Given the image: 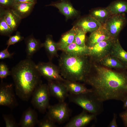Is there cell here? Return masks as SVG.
Here are the masks:
<instances>
[{
	"mask_svg": "<svg viewBox=\"0 0 127 127\" xmlns=\"http://www.w3.org/2000/svg\"><path fill=\"white\" fill-rule=\"evenodd\" d=\"M13 31L7 24L4 17L0 16V35L9 36Z\"/></svg>",
	"mask_w": 127,
	"mask_h": 127,
	"instance_id": "29",
	"label": "cell"
},
{
	"mask_svg": "<svg viewBox=\"0 0 127 127\" xmlns=\"http://www.w3.org/2000/svg\"><path fill=\"white\" fill-rule=\"evenodd\" d=\"M102 26L100 22L89 16L80 19L75 26L80 28L86 33L87 32L91 33Z\"/></svg>",
	"mask_w": 127,
	"mask_h": 127,
	"instance_id": "14",
	"label": "cell"
},
{
	"mask_svg": "<svg viewBox=\"0 0 127 127\" xmlns=\"http://www.w3.org/2000/svg\"><path fill=\"white\" fill-rule=\"evenodd\" d=\"M36 67L41 76L48 81L63 82L65 80L60 75L59 67L51 61L47 63L40 62L36 64Z\"/></svg>",
	"mask_w": 127,
	"mask_h": 127,
	"instance_id": "8",
	"label": "cell"
},
{
	"mask_svg": "<svg viewBox=\"0 0 127 127\" xmlns=\"http://www.w3.org/2000/svg\"><path fill=\"white\" fill-rule=\"evenodd\" d=\"M55 123L46 115L44 118L39 120L37 124L40 127H56Z\"/></svg>",
	"mask_w": 127,
	"mask_h": 127,
	"instance_id": "30",
	"label": "cell"
},
{
	"mask_svg": "<svg viewBox=\"0 0 127 127\" xmlns=\"http://www.w3.org/2000/svg\"><path fill=\"white\" fill-rule=\"evenodd\" d=\"M36 65L31 59L27 58L20 61L11 71L16 94L24 101H28L36 88L42 83L41 76Z\"/></svg>",
	"mask_w": 127,
	"mask_h": 127,
	"instance_id": "2",
	"label": "cell"
},
{
	"mask_svg": "<svg viewBox=\"0 0 127 127\" xmlns=\"http://www.w3.org/2000/svg\"><path fill=\"white\" fill-rule=\"evenodd\" d=\"M6 127H17L19 126L12 116L9 115H3Z\"/></svg>",
	"mask_w": 127,
	"mask_h": 127,
	"instance_id": "32",
	"label": "cell"
},
{
	"mask_svg": "<svg viewBox=\"0 0 127 127\" xmlns=\"http://www.w3.org/2000/svg\"><path fill=\"white\" fill-rule=\"evenodd\" d=\"M46 115L55 123L61 124L69 118L71 111L68 105L65 101L59 102L58 103L50 105Z\"/></svg>",
	"mask_w": 127,
	"mask_h": 127,
	"instance_id": "6",
	"label": "cell"
},
{
	"mask_svg": "<svg viewBox=\"0 0 127 127\" xmlns=\"http://www.w3.org/2000/svg\"><path fill=\"white\" fill-rule=\"evenodd\" d=\"M111 38L89 47L88 55L92 60L99 62L101 59L110 54L115 39Z\"/></svg>",
	"mask_w": 127,
	"mask_h": 127,
	"instance_id": "7",
	"label": "cell"
},
{
	"mask_svg": "<svg viewBox=\"0 0 127 127\" xmlns=\"http://www.w3.org/2000/svg\"><path fill=\"white\" fill-rule=\"evenodd\" d=\"M89 57L72 55L63 52L59 60L60 75L66 80L84 82L91 70Z\"/></svg>",
	"mask_w": 127,
	"mask_h": 127,
	"instance_id": "3",
	"label": "cell"
},
{
	"mask_svg": "<svg viewBox=\"0 0 127 127\" xmlns=\"http://www.w3.org/2000/svg\"><path fill=\"white\" fill-rule=\"evenodd\" d=\"M63 52L74 56H88L89 47L87 46H81L73 42L69 45Z\"/></svg>",
	"mask_w": 127,
	"mask_h": 127,
	"instance_id": "27",
	"label": "cell"
},
{
	"mask_svg": "<svg viewBox=\"0 0 127 127\" xmlns=\"http://www.w3.org/2000/svg\"><path fill=\"white\" fill-rule=\"evenodd\" d=\"M50 96L48 84L41 83L34 92L32 96L31 103L35 108L44 113L50 105Z\"/></svg>",
	"mask_w": 127,
	"mask_h": 127,
	"instance_id": "5",
	"label": "cell"
},
{
	"mask_svg": "<svg viewBox=\"0 0 127 127\" xmlns=\"http://www.w3.org/2000/svg\"><path fill=\"white\" fill-rule=\"evenodd\" d=\"M35 4L31 2L15 3L11 8L14 12L22 19L31 14Z\"/></svg>",
	"mask_w": 127,
	"mask_h": 127,
	"instance_id": "17",
	"label": "cell"
},
{
	"mask_svg": "<svg viewBox=\"0 0 127 127\" xmlns=\"http://www.w3.org/2000/svg\"><path fill=\"white\" fill-rule=\"evenodd\" d=\"M43 47L44 48L49 61H51L53 58L57 57V43L53 40L52 36L48 35L46 36L44 43H43Z\"/></svg>",
	"mask_w": 127,
	"mask_h": 127,
	"instance_id": "24",
	"label": "cell"
},
{
	"mask_svg": "<svg viewBox=\"0 0 127 127\" xmlns=\"http://www.w3.org/2000/svg\"><path fill=\"white\" fill-rule=\"evenodd\" d=\"M15 3L22 2H31L36 4L37 0H14Z\"/></svg>",
	"mask_w": 127,
	"mask_h": 127,
	"instance_id": "38",
	"label": "cell"
},
{
	"mask_svg": "<svg viewBox=\"0 0 127 127\" xmlns=\"http://www.w3.org/2000/svg\"><path fill=\"white\" fill-rule=\"evenodd\" d=\"M46 6H51L57 8L67 19L76 16L78 14V11L67 0H60L57 2H52Z\"/></svg>",
	"mask_w": 127,
	"mask_h": 127,
	"instance_id": "13",
	"label": "cell"
},
{
	"mask_svg": "<svg viewBox=\"0 0 127 127\" xmlns=\"http://www.w3.org/2000/svg\"><path fill=\"white\" fill-rule=\"evenodd\" d=\"M117 118V114L115 113H114L113 119L109 123L108 127H118L116 122Z\"/></svg>",
	"mask_w": 127,
	"mask_h": 127,
	"instance_id": "37",
	"label": "cell"
},
{
	"mask_svg": "<svg viewBox=\"0 0 127 127\" xmlns=\"http://www.w3.org/2000/svg\"><path fill=\"white\" fill-rule=\"evenodd\" d=\"M123 107L125 110L127 109V96L125 98L123 101Z\"/></svg>",
	"mask_w": 127,
	"mask_h": 127,
	"instance_id": "39",
	"label": "cell"
},
{
	"mask_svg": "<svg viewBox=\"0 0 127 127\" xmlns=\"http://www.w3.org/2000/svg\"><path fill=\"white\" fill-rule=\"evenodd\" d=\"M8 40L7 41L6 44L8 47L11 45H14L22 40L24 37L21 36L20 33L17 32L16 34L12 36H10Z\"/></svg>",
	"mask_w": 127,
	"mask_h": 127,
	"instance_id": "31",
	"label": "cell"
},
{
	"mask_svg": "<svg viewBox=\"0 0 127 127\" xmlns=\"http://www.w3.org/2000/svg\"><path fill=\"white\" fill-rule=\"evenodd\" d=\"M0 16L4 17L7 24L13 31L16 30L21 19L14 12L11 8H0Z\"/></svg>",
	"mask_w": 127,
	"mask_h": 127,
	"instance_id": "18",
	"label": "cell"
},
{
	"mask_svg": "<svg viewBox=\"0 0 127 127\" xmlns=\"http://www.w3.org/2000/svg\"><path fill=\"white\" fill-rule=\"evenodd\" d=\"M7 47L5 49L1 51L0 52V59L2 60L6 58H12L14 54L13 53H10L8 52Z\"/></svg>",
	"mask_w": 127,
	"mask_h": 127,
	"instance_id": "35",
	"label": "cell"
},
{
	"mask_svg": "<svg viewBox=\"0 0 127 127\" xmlns=\"http://www.w3.org/2000/svg\"><path fill=\"white\" fill-rule=\"evenodd\" d=\"M63 82L70 94L78 95L92 91L91 89L87 88L84 84L79 82L65 79Z\"/></svg>",
	"mask_w": 127,
	"mask_h": 127,
	"instance_id": "20",
	"label": "cell"
},
{
	"mask_svg": "<svg viewBox=\"0 0 127 127\" xmlns=\"http://www.w3.org/2000/svg\"><path fill=\"white\" fill-rule=\"evenodd\" d=\"M112 15L127 12V1L117 0L111 2L107 7Z\"/></svg>",
	"mask_w": 127,
	"mask_h": 127,
	"instance_id": "26",
	"label": "cell"
},
{
	"mask_svg": "<svg viewBox=\"0 0 127 127\" xmlns=\"http://www.w3.org/2000/svg\"><path fill=\"white\" fill-rule=\"evenodd\" d=\"M48 81L47 84L51 96L56 98L59 102L65 101L69 94L63 81Z\"/></svg>",
	"mask_w": 127,
	"mask_h": 127,
	"instance_id": "11",
	"label": "cell"
},
{
	"mask_svg": "<svg viewBox=\"0 0 127 127\" xmlns=\"http://www.w3.org/2000/svg\"><path fill=\"white\" fill-rule=\"evenodd\" d=\"M106 8H97L91 11L90 16L103 25L112 16Z\"/></svg>",
	"mask_w": 127,
	"mask_h": 127,
	"instance_id": "23",
	"label": "cell"
},
{
	"mask_svg": "<svg viewBox=\"0 0 127 127\" xmlns=\"http://www.w3.org/2000/svg\"><path fill=\"white\" fill-rule=\"evenodd\" d=\"M74 27L75 32L74 42L81 46H87L85 44L86 33L79 27L75 26Z\"/></svg>",
	"mask_w": 127,
	"mask_h": 127,
	"instance_id": "28",
	"label": "cell"
},
{
	"mask_svg": "<svg viewBox=\"0 0 127 127\" xmlns=\"http://www.w3.org/2000/svg\"><path fill=\"white\" fill-rule=\"evenodd\" d=\"M125 14L112 15L103 25L111 37L117 38L125 25L127 20Z\"/></svg>",
	"mask_w": 127,
	"mask_h": 127,
	"instance_id": "9",
	"label": "cell"
},
{
	"mask_svg": "<svg viewBox=\"0 0 127 127\" xmlns=\"http://www.w3.org/2000/svg\"><path fill=\"white\" fill-rule=\"evenodd\" d=\"M26 45V52L27 58L31 59L33 55L42 47L43 43L35 38L32 35L27 37L25 39Z\"/></svg>",
	"mask_w": 127,
	"mask_h": 127,
	"instance_id": "19",
	"label": "cell"
},
{
	"mask_svg": "<svg viewBox=\"0 0 127 127\" xmlns=\"http://www.w3.org/2000/svg\"><path fill=\"white\" fill-rule=\"evenodd\" d=\"M110 54L127 65V52L122 48L117 38L114 41Z\"/></svg>",
	"mask_w": 127,
	"mask_h": 127,
	"instance_id": "22",
	"label": "cell"
},
{
	"mask_svg": "<svg viewBox=\"0 0 127 127\" xmlns=\"http://www.w3.org/2000/svg\"><path fill=\"white\" fill-rule=\"evenodd\" d=\"M12 84L2 82L0 87V105L12 108L17 105Z\"/></svg>",
	"mask_w": 127,
	"mask_h": 127,
	"instance_id": "10",
	"label": "cell"
},
{
	"mask_svg": "<svg viewBox=\"0 0 127 127\" xmlns=\"http://www.w3.org/2000/svg\"><path fill=\"white\" fill-rule=\"evenodd\" d=\"M119 116L125 127H127V109L120 113Z\"/></svg>",
	"mask_w": 127,
	"mask_h": 127,
	"instance_id": "36",
	"label": "cell"
},
{
	"mask_svg": "<svg viewBox=\"0 0 127 127\" xmlns=\"http://www.w3.org/2000/svg\"><path fill=\"white\" fill-rule=\"evenodd\" d=\"M68 97L70 102L97 116L103 111V102L99 100L92 91L78 95L69 94Z\"/></svg>",
	"mask_w": 127,
	"mask_h": 127,
	"instance_id": "4",
	"label": "cell"
},
{
	"mask_svg": "<svg viewBox=\"0 0 127 127\" xmlns=\"http://www.w3.org/2000/svg\"><path fill=\"white\" fill-rule=\"evenodd\" d=\"M111 38L107 31L102 25L91 33L88 38L87 45L89 47H92L97 44Z\"/></svg>",
	"mask_w": 127,
	"mask_h": 127,
	"instance_id": "16",
	"label": "cell"
},
{
	"mask_svg": "<svg viewBox=\"0 0 127 127\" xmlns=\"http://www.w3.org/2000/svg\"><path fill=\"white\" fill-rule=\"evenodd\" d=\"M15 3L14 0H0V8H11Z\"/></svg>",
	"mask_w": 127,
	"mask_h": 127,
	"instance_id": "34",
	"label": "cell"
},
{
	"mask_svg": "<svg viewBox=\"0 0 127 127\" xmlns=\"http://www.w3.org/2000/svg\"><path fill=\"white\" fill-rule=\"evenodd\" d=\"M97 115L83 110L80 114L72 118L65 127H84L96 119Z\"/></svg>",
	"mask_w": 127,
	"mask_h": 127,
	"instance_id": "12",
	"label": "cell"
},
{
	"mask_svg": "<svg viewBox=\"0 0 127 127\" xmlns=\"http://www.w3.org/2000/svg\"><path fill=\"white\" fill-rule=\"evenodd\" d=\"M75 32L74 27L70 31L64 34L60 41L57 43V47L58 50L62 51L69 45L74 42Z\"/></svg>",
	"mask_w": 127,
	"mask_h": 127,
	"instance_id": "25",
	"label": "cell"
},
{
	"mask_svg": "<svg viewBox=\"0 0 127 127\" xmlns=\"http://www.w3.org/2000/svg\"><path fill=\"white\" fill-rule=\"evenodd\" d=\"M11 75V71L9 70L7 66L4 63H0V78L1 79L5 78L8 76Z\"/></svg>",
	"mask_w": 127,
	"mask_h": 127,
	"instance_id": "33",
	"label": "cell"
},
{
	"mask_svg": "<svg viewBox=\"0 0 127 127\" xmlns=\"http://www.w3.org/2000/svg\"><path fill=\"white\" fill-rule=\"evenodd\" d=\"M98 62L102 66L109 68H113L119 70L127 69V65L110 54L103 58Z\"/></svg>",
	"mask_w": 127,
	"mask_h": 127,
	"instance_id": "21",
	"label": "cell"
},
{
	"mask_svg": "<svg viewBox=\"0 0 127 127\" xmlns=\"http://www.w3.org/2000/svg\"><path fill=\"white\" fill-rule=\"evenodd\" d=\"M38 121L37 113L34 110L30 107L24 111L18 124L19 126L21 127H33Z\"/></svg>",
	"mask_w": 127,
	"mask_h": 127,
	"instance_id": "15",
	"label": "cell"
},
{
	"mask_svg": "<svg viewBox=\"0 0 127 127\" xmlns=\"http://www.w3.org/2000/svg\"><path fill=\"white\" fill-rule=\"evenodd\" d=\"M84 83L91 86L92 92L100 101L123 102L127 96L126 70H113L102 66L93 65Z\"/></svg>",
	"mask_w": 127,
	"mask_h": 127,
	"instance_id": "1",
	"label": "cell"
}]
</instances>
